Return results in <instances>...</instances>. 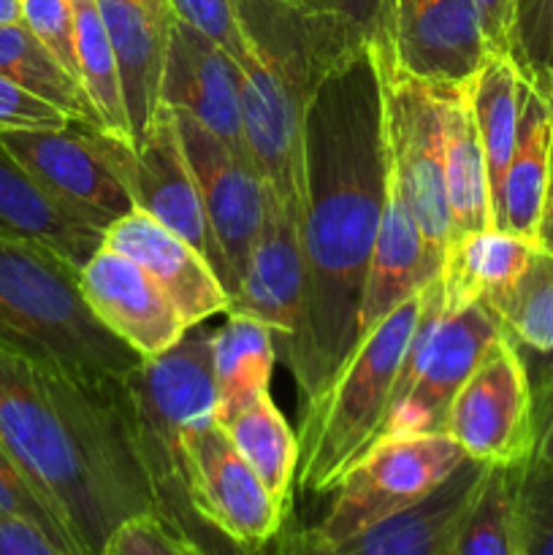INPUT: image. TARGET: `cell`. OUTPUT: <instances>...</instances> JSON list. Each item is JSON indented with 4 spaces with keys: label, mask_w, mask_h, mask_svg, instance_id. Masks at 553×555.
<instances>
[{
    "label": "cell",
    "mask_w": 553,
    "mask_h": 555,
    "mask_svg": "<svg viewBox=\"0 0 553 555\" xmlns=\"http://www.w3.org/2000/svg\"><path fill=\"white\" fill-rule=\"evenodd\" d=\"M385 204L383 98L372 43L314 85L304 112L298 242L304 328L287 361L314 401L358 345V314Z\"/></svg>",
    "instance_id": "1"
},
{
    "label": "cell",
    "mask_w": 553,
    "mask_h": 555,
    "mask_svg": "<svg viewBox=\"0 0 553 555\" xmlns=\"http://www.w3.org/2000/svg\"><path fill=\"white\" fill-rule=\"evenodd\" d=\"M0 444L85 555L125 520L155 513L123 390L103 393L0 350Z\"/></svg>",
    "instance_id": "2"
},
{
    "label": "cell",
    "mask_w": 553,
    "mask_h": 555,
    "mask_svg": "<svg viewBox=\"0 0 553 555\" xmlns=\"http://www.w3.org/2000/svg\"><path fill=\"white\" fill-rule=\"evenodd\" d=\"M0 350L117 393L144 358L87 304L79 271L60 255L0 233Z\"/></svg>",
    "instance_id": "3"
},
{
    "label": "cell",
    "mask_w": 553,
    "mask_h": 555,
    "mask_svg": "<svg viewBox=\"0 0 553 555\" xmlns=\"http://www.w3.org/2000/svg\"><path fill=\"white\" fill-rule=\"evenodd\" d=\"M426 304V287L369 331L329 388L309 401L298 431V493L325 496L377 442L404 356Z\"/></svg>",
    "instance_id": "4"
},
{
    "label": "cell",
    "mask_w": 553,
    "mask_h": 555,
    "mask_svg": "<svg viewBox=\"0 0 553 555\" xmlns=\"http://www.w3.org/2000/svg\"><path fill=\"white\" fill-rule=\"evenodd\" d=\"M502 336V323L486 304L448 307L439 276L428 282L426 304L377 442L415 434H445L455 393Z\"/></svg>",
    "instance_id": "5"
},
{
    "label": "cell",
    "mask_w": 553,
    "mask_h": 555,
    "mask_svg": "<svg viewBox=\"0 0 553 555\" xmlns=\"http://www.w3.org/2000/svg\"><path fill=\"white\" fill-rule=\"evenodd\" d=\"M464 461V450L448 434L383 439L336 482L318 531L342 547L432 496Z\"/></svg>",
    "instance_id": "6"
},
{
    "label": "cell",
    "mask_w": 553,
    "mask_h": 555,
    "mask_svg": "<svg viewBox=\"0 0 553 555\" xmlns=\"http://www.w3.org/2000/svg\"><path fill=\"white\" fill-rule=\"evenodd\" d=\"M383 98L385 163L399 182L423 238L445 258L450 242V211L445 195L442 112L437 85L407 76L385 63L372 47Z\"/></svg>",
    "instance_id": "7"
},
{
    "label": "cell",
    "mask_w": 553,
    "mask_h": 555,
    "mask_svg": "<svg viewBox=\"0 0 553 555\" xmlns=\"http://www.w3.org/2000/svg\"><path fill=\"white\" fill-rule=\"evenodd\" d=\"M182 466L193 515L233 551L266 547L293 513L271 496L217 421L184 434Z\"/></svg>",
    "instance_id": "8"
},
{
    "label": "cell",
    "mask_w": 553,
    "mask_h": 555,
    "mask_svg": "<svg viewBox=\"0 0 553 555\" xmlns=\"http://www.w3.org/2000/svg\"><path fill=\"white\" fill-rule=\"evenodd\" d=\"M466 459L488 466H524L535 453V390L507 336L470 374L445 421Z\"/></svg>",
    "instance_id": "9"
},
{
    "label": "cell",
    "mask_w": 553,
    "mask_h": 555,
    "mask_svg": "<svg viewBox=\"0 0 553 555\" xmlns=\"http://www.w3.org/2000/svg\"><path fill=\"white\" fill-rule=\"evenodd\" d=\"M0 144L74 217L106 231L136 209L123 177L101 146L98 128L0 130Z\"/></svg>",
    "instance_id": "10"
},
{
    "label": "cell",
    "mask_w": 553,
    "mask_h": 555,
    "mask_svg": "<svg viewBox=\"0 0 553 555\" xmlns=\"http://www.w3.org/2000/svg\"><path fill=\"white\" fill-rule=\"evenodd\" d=\"M171 112L215 242V271L228 298H233L263 222L266 182L253 163L228 150L190 114Z\"/></svg>",
    "instance_id": "11"
},
{
    "label": "cell",
    "mask_w": 553,
    "mask_h": 555,
    "mask_svg": "<svg viewBox=\"0 0 553 555\" xmlns=\"http://www.w3.org/2000/svg\"><path fill=\"white\" fill-rule=\"evenodd\" d=\"M98 135L112 166L123 177L136 209L193 244L215 269V242L171 106L160 103L144 139L136 146L103 130H98Z\"/></svg>",
    "instance_id": "12"
},
{
    "label": "cell",
    "mask_w": 553,
    "mask_h": 555,
    "mask_svg": "<svg viewBox=\"0 0 553 555\" xmlns=\"http://www.w3.org/2000/svg\"><path fill=\"white\" fill-rule=\"evenodd\" d=\"M372 47L428 85L466 81L493 54L475 0H385L383 36Z\"/></svg>",
    "instance_id": "13"
},
{
    "label": "cell",
    "mask_w": 553,
    "mask_h": 555,
    "mask_svg": "<svg viewBox=\"0 0 553 555\" xmlns=\"http://www.w3.org/2000/svg\"><path fill=\"white\" fill-rule=\"evenodd\" d=\"M307 274L298 242V209L266 188V209L247 269L226 314L260 320L274 331L276 361L287 366L304 328Z\"/></svg>",
    "instance_id": "14"
},
{
    "label": "cell",
    "mask_w": 553,
    "mask_h": 555,
    "mask_svg": "<svg viewBox=\"0 0 553 555\" xmlns=\"http://www.w3.org/2000/svg\"><path fill=\"white\" fill-rule=\"evenodd\" d=\"M160 98L204 125L228 150L253 163L244 144L242 76L236 60L220 43L179 20H173L168 38Z\"/></svg>",
    "instance_id": "15"
},
{
    "label": "cell",
    "mask_w": 553,
    "mask_h": 555,
    "mask_svg": "<svg viewBox=\"0 0 553 555\" xmlns=\"http://www.w3.org/2000/svg\"><path fill=\"white\" fill-rule=\"evenodd\" d=\"M103 247L141 266L160 287L163 296L173 304L188 328L228 312L231 298L209 260L193 244L163 228L141 209H133L106 228Z\"/></svg>",
    "instance_id": "16"
},
{
    "label": "cell",
    "mask_w": 553,
    "mask_h": 555,
    "mask_svg": "<svg viewBox=\"0 0 553 555\" xmlns=\"http://www.w3.org/2000/svg\"><path fill=\"white\" fill-rule=\"evenodd\" d=\"M79 285L95 318L144 361L171 350L188 331L146 271L114 249L101 247L81 266Z\"/></svg>",
    "instance_id": "17"
},
{
    "label": "cell",
    "mask_w": 553,
    "mask_h": 555,
    "mask_svg": "<svg viewBox=\"0 0 553 555\" xmlns=\"http://www.w3.org/2000/svg\"><path fill=\"white\" fill-rule=\"evenodd\" d=\"M442 271V255L423 238L399 182L385 163V204L363 285L358 341L377 328L401 301L421 293Z\"/></svg>",
    "instance_id": "18"
},
{
    "label": "cell",
    "mask_w": 553,
    "mask_h": 555,
    "mask_svg": "<svg viewBox=\"0 0 553 555\" xmlns=\"http://www.w3.org/2000/svg\"><path fill=\"white\" fill-rule=\"evenodd\" d=\"M123 85L133 146L160 108L173 14L168 0H98Z\"/></svg>",
    "instance_id": "19"
},
{
    "label": "cell",
    "mask_w": 553,
    "mask_h": 555,
    "mask_svg": "<svg viewBox=\"0 0 553 555\" xmlns=\"http://www.w3.org/2000/svg\"><path fill=\"white\" fill-rule=\"evenodd\" d=\"M491 466L466 459L415 507L336 547L339 555H453L455 534Z\"/></svg>",
    "instance_id": "20"
},
{
    "label": "cell",
    "mask_w": 553,
    "mask_h": 555,
    "mask_svg": "<svg viewBox=\"0 0 553 555\" xmlns=\"http://www.w3.org/2000/svg\"><path fill=\"white\" fill-rule=\"evenodd\" d=\"M442 112V157L445 195L450 211V242L470 233L497 228L493 220L491 184H488L486 155L477 135L470 101V79L459 85H437ZM448 242V244H450Z\"/></svg>",
    "instance_id": "21"
},
{
    "label": "cell",
    "mask_w": 553,
    "mask_h": 555,
    "mask_svg": "<svg viewBox=\"0 0 553 555\" xmlns=\"http://www.w3.org/2000/svg\"><path fill=\"white\" fill-rule=\"evenodd\" d=\"M0 233L60 255L76 271L103 247V233L52 198L0 144Z\"/></svg>",
    "instance_id": "22"
},
{
    "label": "cell",
    "mask_w": 553,
    "mask_h": 555,
    "mask_svg": "<svg viewBox=\"0 0 553 555\" xmlns=\"http://www.w3.org/2000/svg\"><path fill=\"white\" fill-rule=\"evenodd\" d=\"M553 160V101L524 79L518 139L504 171L497 201V228L537 242L542 204L551 182Z\"/></svg>",
    "instance_id": "23"
},
{
    "label": "cell",
    "mask_w": 553,
    "mask_h": 555,
    "mask_svg": "<svg viewBox=\"0 0 553 555\" xmlns=\"http://www.w3.org/2000/svg\"><path fill=\"white\" fill-rule=\"evenodd\" d=\"M537 247H540L537 242L515 236L502 228H486L450 242L439 271L445 304L464 307L480 301L497 314Z\"/></svg>",
    "instance_id": "24"
},
{
    "label": "cell",
    "mask_w": 553,
    "mask_h": 555,
    "mask_svg": "<svg viewBox=\"0 0 553 555\" xmlns=\"http://www.w3.org/2000/svg\"><path fill=\"white\" fill-rule=\"evenodd\" d=\"M211 377H215V415L228 426L236 415L271 396L276 369L274 331L244 314H226L211 328Z\"/></svg>",
    "instance_id": "25"
},
{
    "label": "cell",
    "mask_w": 553,
    "mask_h": 555,
    "mask_svg": "<svg viewBox=\"0 0 553 555\" xmlns=\"http://www.w3.org/2000/svg\"><path fill=\"white\" fill-rule=\"evenodd\" d=\"M470 101L483 155H486L493 220H497L499 190H502L504 171H507V163L513 157L515 139H518L520 106H524V74H520L513 54H488L486 63L470 76Z\"/></svg>",
    "instance_id": "26"
},
{
    "label": "cell",
    "mask_w": 553,
    "mask_h": 555,
    "mask_svg": "<svg viewBox=\"0 0 553 555\" xmlns=\"http://www.w3.org/2000/svg\"><path fill=\"white\" fill-rule=\"evenodd\" d=\"M226 428L233 448L239 450L249 469L260 477L271 496L285 509H293L298 472V437L291 423L276 410L274 399L255 401L249 410L233 417Z\"/></svg>",
    "instance_id": "27"
},
{
    "label": "cell",
    "mask_w": 553,
    "mask_h": 555,
    "mask_svg": "<svg viewBox=\"0 0 553 555\" xmlns=\"http://www.w3.org/2000/svg\"><path fill=\"white\" fill-rule=\"evenodd\" d=\"M70 5H74L76 70H79L87 101L95 108L103 133L133 146L123 85H119L117 57H114L98 0H70Z\"/></svg>",
    "instance_id": "28"
},
{
    "label": "cell",
    "mask_w": 553,
    "mask_h": 555,
    "mask_svg": "<svg viewBox=\"0 0 553 555\" xmlns=\"http://www.w3.org/2000/svg\"><path fill=\"white\" fill-rule=\"evenodd\" d=\"M0 74L41 95L43 101L54 103L76 122L101 130L85 87L47 52V47L22 22H0Z\"/></svg>",
    "instance_id": "29"
},
{
    "label": "cell",
    "mask_w": 553,
    "mask_h": 555,
    "mask_svg": "<svg viewBox=\"0 0 553 555\" xmlns=\"http://www.w3.org/2000/svg\"><path fill=\"white\" fill-rule=\"evenodd\" d=\"M515 472L491 466L455 534L453 555H515Z\"/></svg>",
    "instance_id": "30"
},
{
    "label": "cell",
    "mask_w": 553,
    "mask_h": 555,
    "mask_svg": "<svg viewBox=\"0 0 553 555\" xmlns=\"http://www.w3.org/2000/svg\"><path fill=\"white\" fill-rule=\"evenodd\" d=\"M515 555H553V466L531 459L515 472Z\"/></svg>",
    "instance_id": "31"
},
{
    "label": "cell",
    "mask_w": 553,
    "mask_h": 555,
    "mask_svg": "<svg viewBox=\"0 0 553 555\" xmlns=\"http://www.w3.org/2000/svg\"><path fill=\"white\" fill-rule=\"evenodd\" d=\"M510 54L526 81L553 92V0H513Z\"/></svg>",
    "instance_id": "32"
},
{
    "label": "cell",
    "mask_w": 553,
    "mask_h": 555,
    "mask_svg": "<svg viewBox=\"0 0 553 555\" xmlns=\"http://www.w3.org/2000/svg\"><path fill=\"white\" fill-rule=\"evenodd\" d=\"M0 513L14 515V518L25 520V524L36 526L38 531L49 537L60 551L68 555H85L81 547L76 545V540L70 537V531L65 529L63 520L54 515V509L43 502L41 493L36 491L30 480H27L25 472L16 466V461L5 453V448L0 444Z\"/></svg>",
    "instance_id": "33"
},
{
    "label": "cell",
    "mask_w": 553,
    "mask_h": 555,
    "mask_svg": "<svg viewBox=\"0 0 553 555\" xmlns=\"http://www.w3.org/2000/svg\"><path fill=\"white\" fill-rule=\"evenodd\" d=\"M98 555H211L157 513L125 520Z\"/></svg>",
    "instance_id": "34"
},
{
    "label": "cell",
    "mask_w": 553,
    "mask_h": 555,
    "mask_svg": "<svg viewBox=\"0 0 553 555\" xmlns=\"http://www.w3.org/2000/svg\"><path fill=\"white\" fill-rule=\"evenodd\" d=\"M20 22L79 81L74 54V5H70V0H20Z\"/></svg>",
    "instance_id": "35"
},
{
    "label": "cell",
    "mask_w": 553,
    "mask_h": 555,
    "mask_svg": "<svg viewBox=\"0 0 553 555\" xmlns=\"http://www.w3.org/2000/svg\"><path fill=\"white\" fill-rule=\"evenodd\" d=\"M168 5H171L173 20L204 33L206 38L220 43L231 57L242 52L244 30L239 25L233 0H168Z\"/></svg>",
    "instance_id": "36"
},
{
    "label": "cell",
    "mask_w": 553,
    "mask_h": 555,
    "mask_svg": "<svg viewBox=\"0 0 553 555\" xmlns=\"http://www.w3.org/2000/svg\"><path fill=\"white\" fill-rule=\"evenodd\" d=\"M70 122L76 119L60 112L54 103L43 101L41 95L0 74V130L68 128Z\"/></svg>",
    "instance_id": "37"
},
{
    "label": "cell",
    "mask_w": 553,
    "mask_h": 555,
    "mask_svg": "<svg viewBox=\"0 0 553 555\" xmlns=\"http://www.w3.org/2000/svg\"><path fill=\"white\" fill-rule=\"evenodd\" d=\"M287 3L314 11V14L339 16L347 25L358 27L372 43H377L383 36L385 0H287Z\"/></svg>",
    "instance_id": "38"
},
{
    "label": "cell",
    "mask_w": 553,
    "mask_h": 555,
    "mask_svg": "<svg viewBox=\"0 0 553 555\" xmlns=\"http://www.w3.org/2000/svg\"><path fill=\"white\" fill-rule=\"evenodd\" d=\"M269 555H339L336 547L318 531V526L298 524L296 513L287 515L280 534L266 545Z\"/></svg>",
    "instance_id": "39"
},
{
    "label": "cell",
    "mask_w": 553,
    "mask_h": 555,
    "mask_svg": "<svg viewBox=\"0 0 553 555\" xmlns=\"http://www.w3.org/2000/svg\"><path fill=\"white\" fill-rule=\"evenodd\" d=\"M0 555H68L43 531L14 515L0 513Z\"/></svg>",
    "instance_id": "40"
},
{
    "label": "cell",
    "mask_w": 553,
    "mask_h": 555,
    "mask_svg": "<svg viewBox=\"0 0 553 555\" xmlns=\"http://www.w3.org/2000/svg\"><path fill=\"white\" fill-rule=\"evenodd\" d=\"M480 11L483 36L491 52L510 54V25H513V0H475Z\"/></svg>",
    "instance_id": "41"
},
{
    "label": "cell",
    "mask_w": 553,
    "mask_h": 555,
    "mask_svg": "<svg viewBox=\"0 0 553 555\" xmlns=\"http://www.w3.org/2000/svg\"><path fill=\"white\" fill-rule=\"evenodd\" d=\"M531 461L553 466V377L535 390V453Z\"/></svg>",
    "instance_id": "42"
},
{
    "label": "cell",
    "mask_w": 553,
    "mask_h": 555,
    "mask_svg": "<svg viewBox=\"0 0 553 555\" xmlns=\"http://www.w3.org/2000/svg\"><path fill=\"white\" fill-rule=\"evenodd\" d=\"M537 244L548 253H553V160H551V182H548L545 204H542L540 228H537Z\"/></svg>",
    "instance_id": "43"
},
{
    "label": "cell",
    "mask_w": 553,
    "mask_h": 555,
    "mask_svg": "<svg viewBox=\"0 0 553 555\" xmlns=\"http://www.w3.org/2000/svg\"><path fill=\"white\" fill-rule=\"evenodd\" d=\"M0 22H20V0H0Z\"/></svg>",
    "instance_id": "44"
},
{
    "label": "cell",
    "mask_w": 553,
    "mask_h": 555,
    "mask_svg": "<svg viewBox=\"0 0 553 555\" xmlns=\"http://www.w3.org/2000/svg\"><path fill=\"white\" fill-rule=\"evenodd\" d=\"M242 555H269V551H266V547H260V551H253V553H242Z\"/></svg>",
    "instance_id": "45"
},
{
    "label": "cell",
    "mask_w": 553,
    "mask_h": 555,
    "mask_svg": "<svg viewBox=\"0 0 553 555\" xmlns=\"http://www.w3.org/2000/svg\"><path fill=\"white\" fill-rule=\"evenodd\" d=\"M551 101H553V92H551Z\"/></svg>",
    "instance_id": "46"
}]
</instances>
